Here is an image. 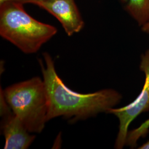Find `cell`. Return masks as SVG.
Returning <instances> with one entry per match:
<instances>
[{"label": "cell", "instance_id": "cell-3", "mask_svg": "<svg viewBox=\"0 0 149 149\" xmlns=\"http://www.w3.org/2000/svg\"><path fill=\"white\" fill-rule=\"evenodd\" d=\"M12 111L31 133L43 132L48 122L49 99L44 80L34 77L7 87L3 91Z\"/></svg>", "mask_w": 149, "mask_h": 149}, {"label": "cell", "instance_id": "cell-2", "mask_svg": "<svg viewBox=\"0 0 149 149\" xmlns=\"http://www.w3.org/2000/svg\"><path fill=\"white\" fill-rule=\"evenodd\" d=\"M23 5L13 1L0 5V35L23 53H36L58 30L35 19L26 12Z\"/></svg>", "mask_w": 149, "mask_h": 149}, {"label": "cell", "instance_id": "cell-6", "mask_svg": "<svg viewBox=\"0 0 149 149\" xmlns=\"http://www.w3.org/2000/svg\"><path fill=\"white\" fill-rule=\"evenodd\" d=\"M1 117L3 118L1 129L5 139L4 149H28L36 136L31 134L20 118L12 111Z\"/></svg>", "mask_w": 149, "mask_h": 149}, {"label": "cell", "instance_id": "cell-10", "mask_svg": "<svg viewBox=\"0 0 149 149\" xmlns=\"http://www.w3.org/2000/svg\"><path fill=\"white\" fill-rule=\"evenodd\" d=\"M139 149H149V140L148 141H147L146 143L143 144V145L140 146L139 148Z\"/></svg>", "mask_w": 149, "mask_h": 149}, {"label": "cell", "instance_id": "cell-4", "mask_svg": "<svg viewBox=\"0 0 149 149\" xmlns=\"http://www.w3.org/2000/svg\"><path fill=\"white\" fill-rule=\"evenodd\" d=\"M139 69L145 74V83L136 98L128 105L119 108H112L107 113L116 116L119 121V131L114 148L122 149L125 146L129 127L143 113L149 111V49L141 56Z\"/></svg>", "mask_w": 149, "mask_h": 149}, {"label": "cell", "instance_id": "cell-9", "mask_svg": "<svg viewBox=\"0 0 149 149\" xmlns=\"http://www.w3.org/2000/svg\"><path fill=\"white\" fill-rule=\"evenodd\" d=\"M13 1H16L17 2L21 3L22 4H24V3H33V4H36V3H37L38 2L41 1H43V0H12Z\"/></svg>", "mask_w": 149, "mask_h": 149}, {"label": "cell", "instance_id": "cell-12", "mask_svg": "<svg viewBox=\"0 0 149 149\" xmlns=\"http://www.w3.org/2000/svg\"><path fill=\"white\" fill-rule=\"evenodd\" d=\"M12 1V0H0V5L5 3L6 2H7V1Z\"/></svg>", "mask_w": 149, "mask_h": 149}, {"label": "cell", "instance_id": "cell-5", "mask_svg": "<svg viewBox=\"0 0 149 149\" xmlns=\"http://www.w3.org/2000/svg\"><path fill=\"white\" fill-rule=\"evenodd\" d=\"M35 5L58 19L68 36L79 33L84 27L85 23L74 0H43Z\"/></svg>", "mask_w": 149, "mask_h": 149}, {"label": "cell", "instance_id": "cell-1", "mask_svg": "<svg viewBox=\"0 0 149 149\" xmlns=\"http://www.w3.org/2000/svg\"><path fill=\"white\" fill-rule=\"evenodd\" d=\"M39 59L43 79L48 92V122L55 118L63 117L72 122L96 117L108 113L118 105L122 95L114 89H103L90 93H81L68 87L59 77L50 55L43 54Z\"/></svg>", "mask_w": 149, "mask_h": 149}, {"label": "cell", "instance_id": "cell-11", "mask_svg": "<svg viewBox=\"0 0 149 149\" xmlns=\"http://www.w3.org/2000/svg\"><path fill=\"white\" fill-rule=\"evenodd\" d=\"M142 30L143 32L149 33V23L142 27Z\"/></svg>", "mask_w": 149, "mask_h": 149}, {"label": "cell", "instance_id": "cell-8", "mask_svg": "<svg viewBox=\"0 0 149 149\" xmlns=\"http://www.w3.org/2000/svg\"><path fill=\"white\" fill-rule=\"evenodd\" d=\"M149 118L138 128L128 132L125 146H129L132 149L136 147L139 140L145 138L149 133Z\"/></svg>", "mask_w": 149, "mask_h": 149}, {"label": "cell", "instance_id": "cell-7", "mask_svg": "<svg viewBox=\"0 0 149 149\" xmlns=\"http://www.w3.org/2000/svg\"><path fill=\"white\" fill-rule=\"evenodd\" d=\"M125 8L140 27L149 23V0H122Z\"/></svg>", "mask_w": 149, "mask_h": 149}]
</instances>
